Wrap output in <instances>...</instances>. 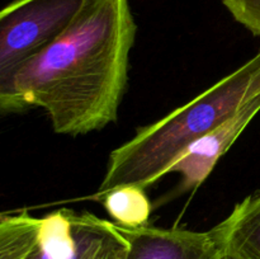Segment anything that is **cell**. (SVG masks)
<instances>
[{"mask_svg":"<svg viewBox=\"0 0 260 259\" xmlns=\"http://www.w3.org/2000/svg\"><path fill=\"white\" fill-rule=\"evenodd\" d=\"M96 201L104 208L114 223L123 228H140L149 222L152 207L145 188L139 185H122L104 193Z\"/></svg>","mask_w":260,"mask_h":259,"instance_id":"ba28073f","label":"cell"},{"mask_svg":"<svg viewBox=\"0 0 260 259\" xmlns=\"http://www.w3.org/2000/svg\"><path fill=\"white\" fill-rule=\"evenodd\" d=\"M0 113H7V111H5V108L2 106V104H0Z\"/></svg>","mask_w":260,"mask_h":259,"instance_id":"4fadbf2b","label":"cell"},{"mask_svg":"<svg viewBox=\"0 0 260 259\" xmlns=\"http://www.w3.org/2000/svg\"><path fill=\"white\" fill-rule=\"evenodd\" d=\"M42 218L28 212L0 215V259H25L37 243Z\"/></svg>","mask_w":260,"mask_h":259,"instance_id":"9c48e42d","label":"cell"},{"mask_svg":"<svg viewBox=\"0 0 260 259\" xmlns=\"http://www.w3.org/2000/svg\"><path fill=\"white\" fill-rule=\"evenodd\" d=\"M260 95V50L235 71L159 121L141 127L109 154L106 174L93 200L122 185L146 189L168 174L189 145L215 130Z\"/></svg>","mask_w":260,"mask_h":259,"instance_id":"7a4b0ae2","label":"cell"},{"mask_svg":"<svg viewBox=\"0 0 260 259\" xmlns=\"http://www.w3.org/2000/svg\"><path fill=\"white\" fill-rule=\"evenodd\" d=\"M113 229L89 212L53 211L41 221L37 243L25 259H83Z\"/></svg>","mask_w":260,"mask_h":259,"instance_id":"5b68a950","label":"cell"},{"mask_svg":"<svg viewBox=\"0 0 260 259\" xmlns=\"http://www.w3.org/2000/svg\"><path fill=\"white\" fill-rule=\"evenodd\" d=\"M127 243L113 222L111 233L83 259H126Z\"/></svg>","mask_w":260,"mask_h":259,"instance_id":"8fae6325","label":"cell"},{"mask_svg":"<svg viewBox=\"0 0 260 259\" xmlns=\"http://www.w3.org/2000/svg\"><path fill=\"white\" fill-rule=\"evenodd\" d=\"M129 0H83L57 37L20 70L14 89L47 113L56 134L79 136L116 122L136 38Z\"/></svg>","mask_w":260,"mask_h":259,"instance_id":"6da1fadb","label":"cell"},{"mask_svg":"<svg viewBox=\"0 0 260 259\" xmlns=\"http://www.w3.org/2000/svg\"><path fill=\"white\" fill-rule=\"evenodd\" d=\"M234 19L260 36V0H221Z\"/></svg>","mask_w":260,"mask_h":259,"instance_id":"30bf717a","label":"cell"},{"mask_svg":"<svg viewBox=\"0 0 260 259\" xmlns=\"http://www.w3.org/2000/svg\"><path fill=\"white\" fill-rule=\"evenodd\" d=\"M217 228L225 254L236 259H260V190L238 203Z\"/></svg>","mask_w":260,"mask_h":259,"instance_id":"52a82bcc","label":"cell"},{"mask_svg":"<svg viewBox=\"0 0 260 259\" xmlns=\"http://www.w3.org/2000/svg\"><path fill=\"white\" fill-rule=\"evenodd\" d=\"M221 259H236V258H234V256L229 255V254H223V256Z\"/></svg>","mask_w":260,"mask_h":259,"instance_id":"7c38bea8","label":"cell"},{"mask_svg":"<svg viewBox=\"0 0 260 259\" xmlns=\"http://www.w3.org/2000/svg\"><path fill=\"white\" fill-rule=\"evenodd\" d=\"M83 0H14L0 10V104L27 107L15 94L18 74L45 50L78 12Z\"/></svg>","mask_w":260,"mask_h":259,"instance_id":"3957f363","label":"cell"},{"mask_svg":"<svg viewBox=\"0 0 260 259\" xmlns=\"http://www.w3.org/2000/svg\"><path fill=\"white\" fill-rule=\"evenodd\" d=\"M116 228L127 243L126 259H221L225 254L217 225L207 231L150 225Z\"/></svg>","mask_w":260,"mask_h":259,"instance_id":"277c9868","label":"cell"},{"mask_svg":"<svg viewBox=\"0 0 260 259\" xmlns=\"http://www.w3.org/2000/svg\"><path fill=\"white\" fill-rule=\"evenodd\" d=\"M259 112L260 95L248 102L215 130L189 145L178 156L168 173L180 175V192L196 190L205 183L218 160L228 152Z\"/></svg>","mask_w":260,"mask_h":259,"instance_id":"8992f818","label":"cell"}]
</instances>
